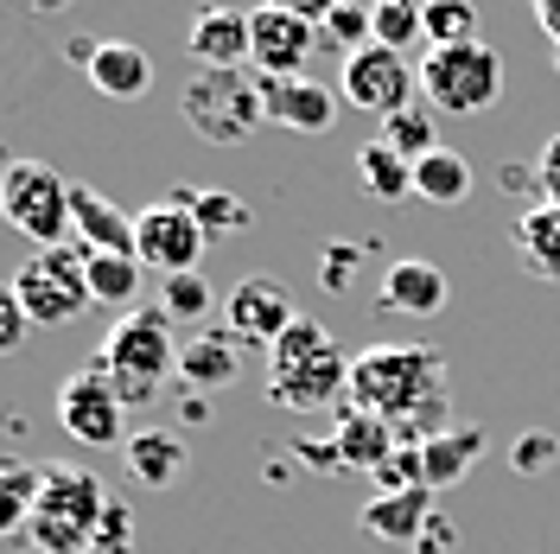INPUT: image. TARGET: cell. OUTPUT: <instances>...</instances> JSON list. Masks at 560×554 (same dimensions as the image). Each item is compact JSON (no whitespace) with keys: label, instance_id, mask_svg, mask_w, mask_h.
Here are the masks:
<instances>
[{"label":"cell","instance_id":"9","mask_svg":"<svg viewBox=\"0 0 560 554\" xmlns=\"http://www.w3.org/2000/svg\"><path fill=\"white\" fill-rule=\"evenodd\" d=\"M205 249H210V236L198 230L191 205H178V198H160V205H147L135 217V262L140 268H160V280L198 275Z\"/></svg>","mask_w":560,"mask_h":554},{"label":"cell","instance_id":"22","mask_svg":"<svg viewBox=\"0 0 560 554\" xmlns=\"http://www.w3.org/2000/svg\"><path fill=\"white\" fill-rule=\"evenodd\" d=\"M121 459H128V472H135L140 485L153 490H173L178 478H185V440L178 434H166V427H140V434H128V447H121Z\"/></svg>","mask_w":560,"mask_h":554},{"label":"cell","instance_id":"30","mask_svg":"<svg viewBox=\"0 0 560 554\" xmlns=\"http://www.w3.org/2000/svg\"><path fill=\"white\" fill-rule=\"evenodd\" d=\"M420 26H427V45H433V51L471 45V38H478V7H471V0H427V7H420Z\"/></svg>","mask_w":560,"mask_h":554},{"label":"cell","instance_id":"15","mask_svg":"<svg viewBox=\"0 0 560 554\" xmlns=\"http://www.w3.org/2000/svg\"><path fill=\"white\" fill-rule=\"evenodd\" d=\"M261 103H268V122L275 128H293V135H325L331 122H338V90H325L313 77H280L268 83L261 77Z\"/></svg>","mask_w":560,"mask_h":554},{"label":"cell","instance_id":"24","mask_svg":"<svg viewBox=\"0 0 560 554\" xmlns=\"http://www.w3.org/2000/svg\"><path fill=\"white\" fill-rule=\"evenodd\" d=\"M357 185L376 205H401V198H415V160H401L388 140H370V147H357Z\"/></svg>","mask_w":560,"mask_h":554},{"label":"cell","instance_id":"14","mask_svg":"<svg viewBox=\"0 0 560 554\" xmlns=\"http://www.w3.org/2000/svg\"><path fill=\"white\" fill-rule=\"evenodd\" d=\"M376 300L395 319H433V312H446V300H453V280H446L440 262H427V255H401V262L383 268Z\"/></svg>","mask_w":560,"mask_h":554},{"label":"cell","instance_id":"39","mask_svg":"<svg viewBox=\"0 0 560 554\" xmlns=\"http://www.w3.org/2000/svg\"><path fill=\"white\" fill-rule=\"evenodd\" d=\"M535 192H541V205L560 210V135L541 147V160H535Z\"/></svg>","mask_w":560,"mask_h":554},{"label":"cell","instance_id":"32","mask_svg":"<svg viewBox=\"0 0 560 554\" xmlns=\"http://www.w3.org/2000/svg\"><path fill=\"white\" fill-rule=\"evenodd\" d=\"M376 140H388L401 160H427L433 147H446V140H440V128H433V108H420V103H408L401 115H388Z\"/></svg>","mask_w":560,"mask_h":554},{"label":"cell","instance_id":"10","mask_svg":"<svg viewBox=\"0 0 560 554\" xmlns=\"http://www.w3.org/2000/svg\"><path fill=\"white\" fill-rule=\"evenodd\" d=\"M415 90H420L415 65H408L401 51H388V45H363V51H350L345 70H338V96H345L350 108H363V115H376V122L401 115V108L415 103Z\"/></svg>","mask_w":560,"mask_h":554},{"label":"cell","instance_id":"16","mask_svg":"<svg viewBox=\"0 0 560 554\" xmlns=\"http://www.w3.org/2000/svg\"><path fill=\"white\" fill-rule=\"evenodd\" d=\"M433 517H440V510H433V490H376V497L363 504L357 529L376 535V542H395V549H415Z\"/></svg>","mask_w":560,"mask_h":554},{"label":"cell","instance_id":"21","mask_svg":"<svg viewBox=\"0 0 560 554\" xmlns=\"http://www.w3.org/2000/svg\"><path fill=\"white\" fill-rule=\"evenodd\" d=\"M90 83L103 90L108 103H135V96H147V83H153V58L140 51L135 38H103L96 58H90Z\"/></svg>","mask_w":560,"mask_h":554},{"label":"cell","instance_id":"11","mask_svg":"<svg viewBox=\"0 0 560 554\" xmlns=\"http://www.w3.org/2000/svg\"><path fill=\"white\" fill-rule=\"evenodd\" d=\"M293 325H300V307H293V287L280 275H243L223 293V332H230L236 345L275 350Z\"/></svg>","mask_w":560,"mask_h":554},{"label":"cell","instance_id":"7","mask_svg":"<svg viewBox=\"0 0 560 554\" xmlns=\"http://www.w3.org/2000/svg\"><path fill=\"white\" fill-rule=\"evenodd\" d=\"M0 217L38 249L77 243V230H70V178L51 173L45 160H7L0 166Z\"/></svg>","mask_w":560,"mask_h":554},{"label":"cell","instance_id":"41","mask_svg":"<svg viewBox=\"0 0 560 554\" xmlns=\"http://www.w3.org/2000/svg\"><path fill=\"white\" fill-rule=\"evenodd\" d=\"M535 26L560 45V0H535Z\"/></svg>","mask_w":560,"mask_h":554},{"label":"cell","instance_id":"34","mask_svg":"<svg viewBox=\"0 0 560 554\" xmlns=\"http://www.w3.org/2000/svg\"><path fill=\"white\" fill-rule=\"evenodd\" d=\"M415 38H427L420 7H415V0H383V7H376V45H388V51H401V58H408V45H415Z\"/></svg>","mask_w":560,"mask_h":554},{"label":"cell","instance_id":"40","mask_svg":"<svg viewBox=\"0 0 560 554\" xmlns=\"http://www.w3.org/2000/svg\"><path fill=\"white\" fill-rule=\"evenodd\" d=\"M446 549H453V522L433 517L427 522V535H420V554H446Z\"/></svg>","mask_w":560,"mask_h":554},{"label":"cell","instance_id":"5","mask_svg":"<svg viewBox=\"0 0 560 554\" xmlns=\"http://www.w3.org/2000/svg\"><path fill=\"white\" fill-rule=\"evenodd\" d=\"M178 115H185V128L198 140L236 147V140H248L268 122L261 77H248V70H191L185 90H178Z\"/></svg>","mask_w":560,"mask_h":554},{"label":"cell","instance_id":"4","mask_svg":"<svg viewBox=\"0 0 560 554\" xmlns=\"http://www.w3.org/2000/svg\"><path fill=\"white\" fill-rule=\"evenodd\" d=\"M115 490L83 472V465H65V472H45V497H38L33 522H26V542L33 554H90L96 529H103Z\"/></svg>","mask_w":560,"mask_h":554},{"label":"cell","instance_id":"26","mask_svg":"<svg viewBox=\"0 0 560 554\" xmlns=\"http://www.w3.org/2000/svg\"><path fill=\"white\" fill-rule=\"evenodd\" d=\"M415 198L420 205H465L471 198V160L453 147H433L427 160H415Z\"/></svg>","mask_w":560,"mask_h":554},{"label":"cell","instance_id":"38","mask_svg":"<svg viewBox=\"0 0 560 554\" xmlns=\"http://www.w3.org/2000/svg\"><path fill=\"white\" fill-rule=\"evenodd\" d=\"M26 332H33V319H26L20 293H13V280H7V287H0V357H7V350H20Z\"/></svg>","mask_w":560,"mask_h":554},{"label":"cell","instance_id":"1","mask_svg":"<svg viewBox=\"0 0 560 554\" xmlns=\"http://www.w3.org/2000/svg\"><path fill=\"white\" fill-rule=\"evenodd\" d=\"M350 408L383 415L408 447L453 434V377L433 345H370L350 357Z\"/></svg>","mask_w":560,"mask_h":554},{"label":"cell","instance_id":"19","mask_svg":"<svg viewBox=\"0 0 560 554\" xmlns=\"http://www.w3.org/2000/svg\"><path fill=\"white\" fill-rule=\"evenodd\" d=\"M243 377V345L230 338V332H198V338H185L178 345V382L191 389V395H217V389H230V382Z\"/></svg>","mask_w":560,"mask_h":554},{"label":"cell","instance_id":"13","mask_svg":"<svg viewBox=\"0 0 560 554\" xmlns=\"http://www.w3.org/2000/svg\"><path fill=\"white\" fill-rule=\"evenodd\" d=\"M121 395L108 389V377L90 363V370H77V377H65V389H58V427H65L77 447H128L121 440Z\"/></svg>","mask_w":560,"mask_h":554},{"label":"cell","instance_id":"36","mask_svg":"<svg viewBox=\"0 0 560 554\" xmlns=\"http://www.w3.org/2000/svg\"><path fill=\"white\" fill-rule=\"evenodd\" d=\"M357 275H363V249L357 243H331L325 255H318V280H325V293H350Z\"/></svg>","mask_w":560,"mask_h":554},{"label":"cell","instance_id":"27","mask_svg":"<svg viewBox=\"0 0 560 554\" xmlns=\"http://www.w3.org/2000/svg\"><path fill=\"white\" fill-rule=\"evenodd\" d=\"M38 497H45V472L26 459H0V535H26Z\"/></svg>","mask_w":560,"mask_h":554},{"label":"cell","instance_id":"28","mask_svg":"<svg viewBox=\"0 0 560 554\" xmlns=\"http://www.w3.org/2000/svg\"><path fill=\"white\" fill-rule=\"evenodd\" d=\"M140 275H147V268H140L135 255H90V262H83V280H90V300H96V307L135 312Z\"/></svg>","mask_w":560,"mask_h":554},{"label":"cell","instance_id":"31","mask_svg":"<svg viewBox=\"0 0 560 554\" xmlns=\"http://www.w3.org/2000/svg\"><path fill=\"white\" fill-rule=\"evenodd\" d=\"M160 312L173 325H205L210 312H217V293H210L205 275H166L160 280Z\"/></svg>","mask_w":560,"mask_h":554},{"label":"cell","instance_id":"29","mask_svg":"<svg viewBox=\"0 0 560 554\" xmlns=\"http://www.w3.org/2000/svg\"><path fill=\"white\" fill-rule=\"evenodd\" d=\"M191 217H198V230H205L210 243H223V236H243L248 223H255V210L236 198V192H223V185H210L191 198Z\"/></svg>","mask_w":560,"mask_h":554},{"label":"cell","instance_id":"6","mask_svg":"<svg viewBox=\"0 0 560 554\" xmlns=\"http://www.w3.org/2000/svg\"><path fill=\"white\" fill-rule=\"evenodd\" d=\"M420 96L433 115H485L503 96V51L485 38L427 51L420 58Z\"/></svg>","mask_w":560,"mask_h":554},{"label":"cell","instance_id":"20","mask_svg":"<svg viewBox=\"0 0 560 554\" xmlns=\"http://www.w3.org/2000/svg\"><path fill=\"white\" fill-rule=\"evenodd\" d=\"M331 447H338V459H345V472H383L388 459H395V447H401V434L388 427L383 415H370V408H338V434H331Z\"/></svg>","mask_w":560,"mask_h":554},{"label":"cell","instance_id":"33","mask_svg":"<svg viewBox=\"0 0 560 554\" xmlns=\"http://www.w3.org/2000/svg\"><path fill=\"white\" fill-rule=\"evenodd\" d=\"M318 38H331L345 58L363 51V45H376V7H331L325 26H318Z\"/></svg>","mask_w":560,"mask_h":554},{"label":"cell","instance_id":"25","mask_svg":"<svg viewBox=\"0 0 560 554\" xmlns=\"http://www.w3.org/2000/svg\"><path fill=\"white\" fill-rule=\"evenodd\" d=\"M420 459H427V490H453L458 478H471V465L485 459V427H453V434L427 440Z\"/></svg>","mask_w":560,"mask_h":554},{"label":"cell","instance_id":"3","mask_svg":"<svg viewBox=\"0 0 560 554\" xmlns=\"http://www.w3.org/2000/svg\"><path fill=\"white\" fill-rule=\"evenodd\" d=\"M96 370L108 377V389L121 395V408H147L160 395V382L178 377V338L173 319L160 307H135L108 325L103 350H96Z\"/></svg>","mask_w":560,"mask_h":554},{"label":"cell","instance_id":"17","mask_svg":"<svg viewBox=\"0 0 560 554\" xmlns=\"http://www.w3.org/2000/svg\"><path fill=\"white\" fill-rule=\"evenodd\" d=\"M185 51L198 70H243L248 65V13L236 7H205L185 33Z\"/></svg>","mask_w":560,"mask_h":554},{"label":"cell","instance_id":"18","mask_svg":"<svg viewBox=\"0 0 560 554\" xmlns=\"http://www.w3.org/2000/svg\"><path fill=\"white\" fill-rule=\"evenodd\" d=\"M70 230H77V243L90 255H135V217L115 210L90 185H70Z\"/></svg>","mask_w":560,"mask_h":554},{"label":"cell","instance_id":"2","mask_svg":"<svg viewBox=\"0 0 560 554\" xmlns=\"http://www.w3.org/2000/svg\"><path fill=\"white\" fill-rule=\"evenodd\" d=\"M268 395H275V408H287V415H313V408L350 402V357L338 350V338L318 319H300L268 350Z\"/></svg>","mask_w":560,"mask_h":554},{"label":"cell","instance_id":"35","mask_svg":"<svg viewBox=\"0 0 560 554\" xmlns=\"http://www.w3.org/2000/svg\"><path fill=\"white\" fill-rule=\"evenodd\" d=\"M510 465H516L523 478H541V472H555L560 465V440L548 434V427H528V434L510 440Z\"/></svg>","mask_w":560,"mask_h":554},{"label":"cell","instance_id":"37","mask_svg":"<svg viewBox=\"0 0 560 554\" xmlns=\"http://www.w3.org/2000/svg\"><path fill=\"white\" fill-rule=\"evenodd\" d=\"M90 554H135V510H128L121 497L108 504V517H103V529H96Z\"/></svg>","mask_w":560,"mask_h":554},{"label":"cell","instance_id":"42","mask_svg":"<svg viewBox=\"0 0 560 554\" xmlns=\"http://www.w3.org/2000/svg\"><path fill=\"white\" fill-rule=\"evenodd\" d=\"M555 70H560V45H555Z\"/></svg>","mask_w":560,"mask_h":554},{"label":"cell","instance_id":"12","mask_svg":"<svg viewBox=\"0 0 560 554\" xmlns=\"http://www.w3.org/2000/svg\"><path fill=\"white\" fill-rule=\"evenodd\" d=\"M318 45V26L300 13V7H255L248 13V65L255 77H306V58Z\"/></svg>","mask_w":560,"mask_h":554},{"label":"cell","instance_id":"23","mask_svg":"<svg viewBox=\"0 0 560 554\" xmlns=\"http://www.w3.org/2000/svg\"><path fill=\"white\" fill-rule=\"evenodd\" d=\"M510 243L523 255V268L535 280H560V210L555 205H528L510 223Z\"/></svg>","mask_w":560,"mask_h":554},{"label":"cell","instance_id":"8","mask_svg":"<svg viewBox=\"0 0 560 554\" xmlns=\"http://www.w3.org/2000/svg\"><path fill=\"white\" fill-rule=\"evenodd\" d=\"M83 262H90V249L65 243V249H38L33 262L13 275V293H20V307H26L33 325H70V319H83L96 307L90 280H83Z\"/></svg>","mask_w":560,"mask_h":554}]
</instances>
